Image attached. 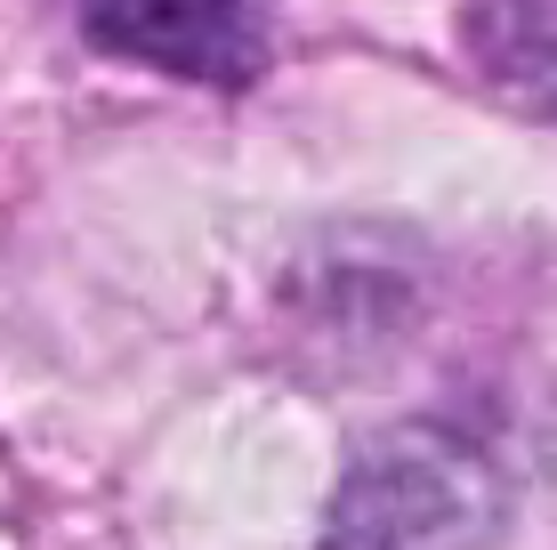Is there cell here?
<instances>
[{"instance_id":"2","label":"cell","mask_w":557,"mask_h":550,"mask_svg":"<svg viewBox=\"0 0 557 550\" xmlns=\"http://www.w3.org/2000/svg\"><path fill=\"white\" fill-rule=\"evenodd\" d=\"M469 33L493 82L557 106V0H476Z\"/></svg>"},{"instance_id":"1","label":"cell","mask_w":557,"mask_h":550,"mask_svg":"<svg viewBox=\"0 0 557 550\" xmlns=\"http://www.w3.org/2000/svg\"><path fill=\"white\" fill-rule=\"evenodd\" d=\"M82 25L202 89H243L267 65V0H82Z\"/></svg>"}]
</instances>
